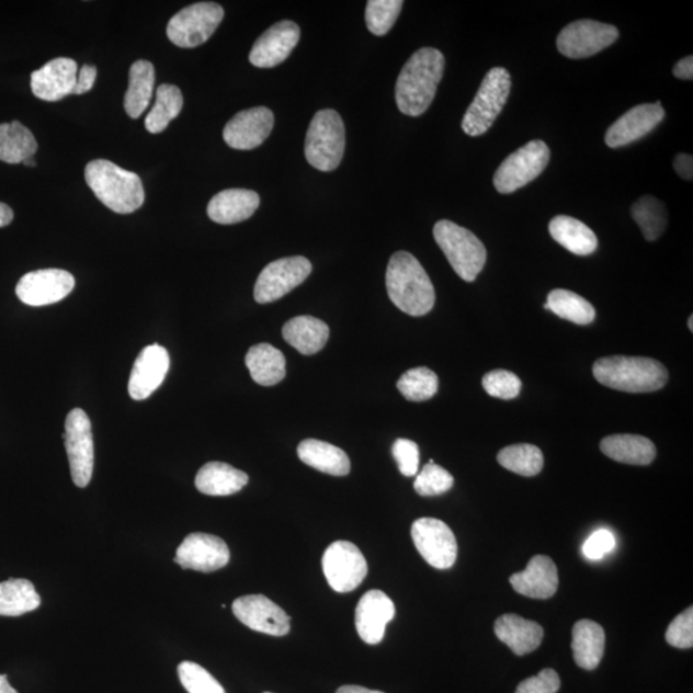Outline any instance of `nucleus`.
I'll list each match as a JSON object with an SVG mask.
<instances>
[{"instance_id": "obj_1", "label": "nucleus", "mask_w": 693, "mask_h": 693, "mask_svg": "<svg viewBox=\"0 0 693 693\" xmlns=\"http://www.w3.org/2000/svg\"><path fill=\"white\" fill-rule=\"evenodd\" d=\"M444 72V57L435 48H421L406 63L396 84V103L404 115L418 117L431 107Z\"/></svg>"}, {"instance_id": "obj_2", "label": "nucleus", "mask_w": 693, "mask_h": 693, "mask_svg": "<svg viewBox=\"0 0 693 693\" xmlns=\"http://www.w3.org/2000/svg\"><path fill=\"white\" fill-rule=\"evenodd\" d=\"M386 285L391 303L402 313L418 318L433 310L434 286L416 255L405 251L391 255Z\"/></svg>"}, {"instance_id": "obj_3", "label": "nucleus", "mask_w": 693, "mask_h": 693, "mask_svg": "<svg viewBox=\"0 0 693 693\" xmlns=\"http://www.w3.org/2000/svg\"><path fill=\"white\" fill-rule=\"evenodd\" d=\"M86 180L95 197L116 214H133L145 203V188L137 173L107 160L89 162Z\"/></svg>"}, {"instance_id": "obj_4", "label": "nucleus", "mask_w": 693, "mask_h": 693, "mask_svg": "<svg viewBox=\"0 0 693 693\" xmlns=\"http://www.w3.org/2000/svg\"><path fill=\"white\" fill-rule=\"evenodd\" d=\"M594 378L602 386L628 394H650L666 386L667 367L649 357L610 356L593 365Z\"/></svg>"}, {"instance_id": "obj_5", "label": "nucleus", "mask_w": 693, "mask_h": 693, "mask_svg": "<svg viewBox=\"0 0 693 693\" xmlns=\"http://www.w3.org/2000/svg\"><path fill=\"white\" fill-rule=\"evenodd\" d=\"M433 236L455 273L465 282L476 281L487 261L486 247L480 239L450 220L436 223Z\"/></svg>"}, {"instance_id": "obj_6", "label": "nucleus", "mask_w": 693, "mask_h": 693, "mask_svg": "<svg viewBox=\"0 0 693 693\" xmlns=\"http://www.w3.org/2000/svg\"><path fill=\"white\" fill-rule=\"evenodd\" d=\"M345 129L341 115L334 110H321L313 118L305 143V156L316 170L329 172L342 162Z\"/></svg>"}, {"instance_id": "obj_7", "label": "nucleus", "mask_w": 693, "mask_h": 693, "mask_svg": "<svg viewBox=\"0 0 693 693\" xmlns=\"http://www.w3.org/2000/svg\"><path fill=\"white\" fill-rule=\"evenodd\" d=\"M511 77L503 67H493L486 75L476 98L463 118V130L470 137L486 134L508 102Z\"/></svg>"}, {"instance_id": "obj_8", "label": "nucleus", "mask_w": 693, "mask_h": 693, "mask_svg": "<svg viewBox=\"0 0 693 693\" xmlns=\"http://www.w3.org/2000/svg\"><path fill=\"white\" fill-rule=\"evenodd\" d=\"M549 148L544 140L526 143L503 160L493 177L497 192L510 194L537 179L549 162Z\"/></svg>"}, {"instance_id": "obj_9", "label": "nucleus", "mask_w": 693, "mask_h": 693, "mask_svg": "<svg viewBox=\"0 0 693 693\" xmlns=\"http://www.w3.org/2000/svg\"><path fill=\"white\" fill-rule=\"evenodd\" d=\"M224 20V9L214 2L185 7L168 25L169 39L180 48H195L214 35Z\"/></svg>"}, {"instance_id": "obj_10", "label": "nucleus", "mask_w": 693, "mask_h": 693, "mask_svg": "<svg viewBox=\"0 0 693 693\" xmlns=\"http://www.w3.org/2000/svg\"><path fill=\"white\" fill-rule=\"evenodd\" d=\"M64 440L72 481L75 486L86 488L93 477L94 441L92 423L84 410L73 409L67 416Z\"/></svg>"}, {"instance_id": "obj_11", "label": "nucleus", "mask_w": 693, "mask_h": 693, "mask_svg": "<svg viewBox=\"0 0 693 693\" xmlns=\"http://www.w3.org/2000/svg\"><path fill=\"white\" fill-rule=\"evenodd\" d=\"M322 570L331 589L339 593L355 591L367 576L363 553L349 541L333 542L322 556Z\"/></svg>"}, {"instance_id": "obj_12", "label": "nucleus", "mask_w": 693, "mask_h": 693, "mask_svg": "<svg viewBox=\"0 0 693 693\" xmlns=\"http://www.w3.org/2000/svg\"><path fill=\"white\" fill-rule=\"evenodd\" d=\"M313 265L304 255L270 262L254 285L255 303L265 305L288 295L311 274Z\"/></svg>"}, {"instance_id": "obj_13", "label": "nucleus", "mask_w": 693, "mask_h": 693, "mask_svg": "<svg viewBox=\"0 0 693 693\" xmlns=\"http://www.w3.org/2000/svg\"><path fill=\"white\" fill-rule=\"evenodd\" d=\"M620 32L613 25L593 20H581L565 26L557 36V49L571 59L598 55L617 41Z\"/></svg>"}, {"instance_id": "obj_14", "label": "nucleus", "mask_w": 693, "mask_h": 693, "mask_svg": "<svg viewBox=\"0 0 693 693\" xmlns=\"http://www.w3.org/2000/svg\"><path fill=\"white\" fill-rule=\"evenodd\" d=\"M411 537L423 559L436 569H450L457 559V541L442 520L421 518L412 524Z\"/></svg>"}, {"instance_id": "obj_15", "label": "nucleus", "mask_w": 693, "mask_h": 693, "mask_svg": "<svg viewBox=\"0 0 693 693\" xmlns=\"http://www.w3.org/2000/svg\"><path fill=\"white\" fill-rule=\"evenodd\" d=\"M75 288L69 271L44 269L32 271L20 279L16 295L27 306L41 307L59 303Z\"/></svg>"}, {"instance_id": "obj_16", "label": "nucleus", "mask_w": 693, "mask_h": 693, "mask_svg": "<svg viewBox=\"0 0 693 693\" xmlns=\"http://www.w3.org/2000/svg\"><path fill=\"white\" fill-rule=\"evenodd\" d=\"M232 613L248 628L269 636L283 637L291 630V616L263 594L237 599L232 604Z\"/></svg>"}, {"instance_id": "obj_17", "label": "nucleus", "mask_w": 693, "mask_h": 693, "mask_svg": "<svg viewBox=\"0 0 693 693\" xmlns=\"http://www.w3.org/2000/svg\"><path fill=\"white\" fill-rule=\"evenodd\" d=\"M230 560V549L220 537L207 533H192L177 549L173 561L183 569L202 572L220 570Z\"/></svg>"}, {"instance_id": "obj_18", "label": "nucleus", "mask_w": 693, "mask_h": 693, "mask_svg": "<svg viewBox=\"0 0 693 693\" xmlns=\"http://www.w3.org/2000/svg\"><path fill=\"white\" fill-rule=\"evenodd\" d=\"M275 118L273 111L254 107L237 113L226 124L224 140L232 149L251 150L258 148L273 132Z\"/></svg>"}, {"instance_id": "obj_19", "label": "nucleus", "mask_w": 693, "mask_h": 693, "mask_svg": "<svg viewBox=\"0 0 693 693\" xmlns=\"http://www.w3.org/2000/svg\"><path fill=\"white\" fill-rule=\"evenodd\" d=\"M296 22L284 20L271 26L253 44L250 63L259 69H271L285 61L299 42Z\"/></svg>"}, {"instance_id": "obj_20", "label": "nucleus", "mask_w": 693, "mask_h": 693, "mask_svg": "<svg viewBox=\"0 0 693 693\" xmlns=\"http://www.w3.org/2000/svg\"><path fill=\"white\" fill-rule=\"evenodd\" d=\"M666 117L660 102L633 107L609 127L605 135L606 146L621 148L630 145L650 134Z\"/></svg>"}, {"instance_id": "obj_21", "label": "nucleus", "mask_w": 693, "mask_h": 693, "mask_svg": "<svg viewBox=\"0 0 693 693\" xmlns=\"http://www.w3.org/2000/svg\"><path fill=\"white\" fill-rule=\"evenodd\" d=\"M170 368L168 350L160 344L147 345L135 360L129 379V395L135 401L152 396Z\"/></svg>"}, {"instance_id": "obj_22", "label": "nucleus", "mask_w": 693, "mask_h": 693, "mask_svg": "<svg viewBox=\"0 0 693 693\" xmlns=\"http://www.w3.org/2000/svg\"><path fill=\"white\" fill-rule=\"evenodd\" d=\"M78 64L71 58H56L32 73V90L42 101L57 102L73 93Z\"/></svg>"}, {"instance_id": "obj_23", "label": "nucleus", "mask_w": 693, "mask_h": 693, "mask_svg": "<svg viewBox=\"0 0 693 693\" xmlns=\"http://www.w3.org/2000/svg\"><path fill=\"white\" fill-rule=\"evenodd\" d=\"M395 615L394 601L386 593L379 590L366 592L356 607V629L361 639L367 645L380 644L387 624Z\"/></svg>"}, {"instance_id": "obj_24", "label": "nucleus", "mask_w": 693, "mask_h": 693, "mask_svg": "<svg viewBox=\"0 0 693 693\" xmlns=\"http://www.w3.org/2000/svg\"><path fill=\"white\" fill-rule=\"evenodd\" d=\"M512 589L523 597L538 600L553 598L559 587V576L555 563L548 556L532 557L524 571L510 578Z\"/></svg>"}, {"instance_id": "obj_25", "label": "nucleus", "mask_w": 693, "mask_h": 693, "mask_svg": "<svg viewBox=\"0 0 693 693\" xmlns=\"http://www.w3.org/2000/svg\"><path fill=\"white\" fill-rule=\"evenodd\" d=\"M260 207V195L248 190H226L209 201L207 214L211 220L232 225L248 220Z\"/></svg>"}, {"instance_id": "obj_26", "label": "nucleus", "mask_w": 693, "mask_h": 693, "mask_svg": "<svg viewBox=\"0 0 693 693\" xmlns=\"http://www.w3.org/2000/svg\"><path fill=\"white\" fill-rule=\"evenodd\" d=\"M495 632L501 643L523 657L537 650L544 639V628L536 622L526 621L516 614H504L496 621Z\"/></svg>"}, {"instance_id": "obj_27", "label": "nucleus", "mask_w": 693, "mask_h": 693, "mask_svg": "<svg viewBox=\"0 0 693 693\" xmlns=\"http://www.w3.org/2000/svg\"><path fill=\"white\" fill-rule=\"evenodd\" d=\"M329 327L314 316H297L285 322L283 327V338L300 355L311 356L326 346L329 339Z\"/></svg>"}, {"instance_id": "obj_28", "label": "nucleus", "mask_w": 693, "mask_h": 693, "mask_svg": "<svg viewBox=\"0 0 693 693\" xmlns=\"http://www.w3.org/2000/svg\"><path fill=\"white\" fill-rule=\"evenodd\" d=\"M602 454L616 463L650 465L657 456V447L646 436L635 434L609 435L600 443Z\"/></svg>"}, {"instance_id": "obj_29", "label": "nucleus", "mask_w": 693, "mask_h": 693, "mask_svg": "<svg viewBox=\"0 0 693 693\" xmlns=\"http://www.w3.org/2000/svg\"><path fill=\"white\" fill-rule=\"evenodd\" d=\"M248 480L250 478L245 472L229 464L213 462L202 466L195 477V487L203 495L230 496L242 491Z\"/></svg>"}, {"instance_id": "obj_30", "label": "nucleus", "mask_w": 693, "mask_h": 693, "mask_svg": "<svg viewBox=\"0 0 693 693\" xmlns=\"http://www.w3.org/2000/svg\"><path fill=\"white\" fill-rule=\"evenodd\" d=\"M298 457L311 468L334 477L349 476L350 457L333 444L318 440H306L299 443Z\"/></svg>"}, {"instance_id": "obj_31", "label": "nucleus", "mask_w": 693, "mask_h": 693, "mask_svg": "<svg viewBox=\"0 0 693 693\" xmlns=\"http://www.w3.org/2000/svg\"><path fill=\"white\" fill-rule=\"evenodd\" d=\"M605 632L592 621H579L572 627L571 649L578 667L597 669L605 651Z\"/></svg>"}, {"instance_id": "obj_32", "label": "nucleus", "mask_w": 693, "mask_h": 693, "mask_svg": "<svg viewBox=\"0 0 693 693\" xmlns=\"http://www.w3.org/2000/svg\"><path fill=\"white\" fill-rule=\"evenodd\" d=\"M549 235L571 253L589 255L598 250L597 235L584 223L570 216H556L548 226Z\"/></svg>"}, {"instance_id": "obj_33", "label": "nucleus", "mask_w": 693, "mask_h": 693, "mask_svg": "<svg viewBox=\"0 0 693 693\" xmlns=\"http://www.w3.org/2000/svg\"><path fill=\"white\" fill-rule=\"evenodd\" d=\"M246 365L251 373V378L260 386H275L285 378V356L282 351L269 343L251 346L247 352Z\"/></svg>"}, {"instance_id": "obj_34", "label": "nucleus", "mask_w": 693, "mask_h": 693, "mask_svg": "<svg viewBox=\"0 0 693 693\" xmlns=\"http://www.w3.org/2000/svg\"><path fill=\"white\" fill-rule=\"evenodd\" d=\"M155 67L149 61L133 64L129 72V88L126 90L124 105L127 115L139 118L148 109L155 89Z\"/></svg>"}, {"instance_id": "obj_35", "label": "nucleus", "mask_w": 693, "mask_h": 693, "mask_svg": "<svg viewBox=\"0 0 693 693\" xmlns=\"http://www.w3.org/2000/svg\"><path fill=\"white\" fill-rule=\"evenodd\" d=\"M41 597L27 579L0 583V616H21L41 606Z\"/></svg>"}, {"instance_id": "obj_36", "label": "nucleus", "mask_w": 693, "mask_h": 693, "mask_svg": "<svg viewBox=\"0 0 693 693\" xmlns=\"http://www.w3.org/2000/svg\"><path fill=\"white\" fill-rule=\"evenodd\" d=\"M37 141L34 134L19 122L0 125V161L22 163L34 157Z\"/></svg>"}, {"instance_id": "obj_37", "label": "nucleus", "mask_w": 693, "mask_h": 693, "mask_svg": "<svg viewBox=\"0 0 693 693\" xmlns=\"http://www.w3.org/2000/svg\"><path fill=\"white\" fill-rule=\"evenodd\" d=\"M545 308L578 326H589L597 318V310L589 300L567 289L549 292Z\"/></svg>"}, {"instance_id": "obj_38", "label": "nucleus", "mask_w": 693, "mask_h": 693, "mask_svg": "<svg viewBox=\"0 0 693 693\" xmlns=\"http://www.w3.org/2000/svg\"><path fill=\"white\" fill-rule=\"evenodd\" d=\"M184 98L175 86L162 84L157 88L156 103L146 118V129L152 134L162 133L180 115Z\"/></svg>"}, {"instance_id": "obj_39", "label": "nucleus", "mask_w": 693, "mask_h": 693, "mask_svg": "<svg viewBox=\"0 0 693 693\" xmlns=\"http://www.w3.org/2000/svg\"><path fill=\"white\" fill-rule=\"evenodd\" d=\"M504 469L523 477L537 476L544 469L545 458L537 446L529 443L512 444L497 455Z\"/></svg>"}, {"instance_id": "obj_40", "label": "nucleus", "mask_w": 693, "mask_h": 693, "mask_svg": "<svg viewBox=\"0 0 693 693\" xmlns=\"http://www.w3.org/2000/svg\"><path fill=\"white\" fill-rule=\"evenodd\" d=\"M632 216L643 230L646 240L654 242L666 231L668 225V211L661 201L645 195L632 207Z\"/></svg>"}, {"instance_id": "obj_41", "label": "nucleus", "mask_w": 693, "mask_h": 693, "mask_svg": "<svg viewBox=\"0 0 693 693\" xmlns=\"http://www.w3.org/2000/svg\"><path fill=\"white\" fill-rule=\"evenodd\" d=\"M439 376L424 366L411 368L397 382L398 390L412 402H423L433 398L439 391Z\"/></svg>"}, {"instance_id": "obj_42", "label": "nucleus", "mask_w": 693, "mask_h": 693, "mask_svg": "<svg viewBox=\"0 0 693 693\" xmlns=\"http://www.w3.org/2000/svg\"><path fill=\"white\" fill-rule=\"evenodd\" d=\"M402 0H368L365 20L368 32L376 36L388 34L401 13Z\"/></svg>"}, {"instance_id": "obj_43", "label": "nucleus", "mask_w": 693, "mask_h": 693, "mask_svg": "<svg viewBox=\"0 0 693 693\" xmlns=\"http://www.w3.org/2000/svg\"><path fill=\"white\" fill-rule=\"evenodd\" d=\"M180 682L190 693H226L207 670L193 661H183L178 667Z\"/></svg>"}, {"instance_id": "obj_44", "label": "nucleus", "mask_w": 693, "mask_h": 693, "mask_svg": "<svg viewBox=\"0 0 693 693\" xmlns=\"http://www.w3.org/2000/svg\"><path fill=\"white\" fill-rule=\"evenodd\" d=\"M454 477L446 469L435 465L431 459L420 472L413 488L423 497L440 496L448 492L454 487Z\"/></svg>"}, {"instance_id": "obj_45", "label": "nucleus", "mask_w": 693, "mask_h": 693, "mask_svg": "<svg viewBox=\"0 0 693 693\" xmlns=\"http://www.w3.org/2000/svg\"><path fill=\"white\" fill-rule=\"evenodd\" d=\"M481 384L489 396L500 399L516 398L522 390V380L518 375L501 368L487 373Z\"/></svg>"}, {"instance_id": "obj_46", "label": "nucleus", "mask_w": 693, "mask_h": 693, "mask_svg": "<svg viewBox=\"0 0 693 693\" xmlns=\"http://www.w3.org/2000/svg\"><path fill=\"white\" fill-rule=\"evenodd\" d=\"M667 643L677 649H691L693 646V609L689 607L670 623L666 635Z\"/></svg>"}, {"instance_id": "obj_47", "label": "nucleus", "mask_w": 693, "mask_h": 693, "mask_svg": "<svg viewBox=\"0 0 693 693\" xmlns=\"http://www.w3.org/2000/svg\"><path fill=\"white\" fill-rule=\"evenodd\" d=\"M391 454L396 459L399 472L405 477L417 476L420 463V451L416 442L399 439L391 447Z\"/></svg>"}, {"instance_id": "obj_48", "label": "nucleus", "mask_w": 693, "mask_h": 693, "mask_svg": "<svg viewBox=\"0 0 693 693\" xmlns=\"http://www.w3.org/2000/svg\"><path fill=\"white\" fill-rule=\"evenodd\" d=\"M560 684V677L554 669H544L538 675L520 683L515 693H556Z\"/></svg>"}, {"instance_id": "obj_49", "label": "nucleus", "mask_w": 693, "mask_h": 693, "mask_svg": "<svg viewBox=\"0 0 693 693\" xmlns=\"http://www.w3.org/2000/svg\"><path fill=\"white\" fill-rule=\"evenodd\" d=\"M616 546L614 534L606 530L594 532L592 536L584 542L583 554L587 559L600 560L606 554L612 553Z\"/></svg>"}, {"instance_id": "obj_50", "label": "nucleus", "mask_w": 693, "mask_h": 693, "mask_svg": "<svg viewBox=\"0 0 693 693\" xmlns=\"http://www.w3.org/2000/svg\"><path fill=\"white\" fill-rule=\"evenodd\" d=\"M96 79V69L94 66H82L77 80V87L73 89L72 94H84L92 90Z\"/></svg>"}, {"instance_id": "obj_51", "label": "nucleus", "mask_w": 693, "mask_h": 693, "mask_svg": "<svg viewBox=\"0 0 693 693\" xmlns=\"http://www.w3.org/2000/svg\"><path fill=\"white\" fill-rule=\"evenodd\" d=\"M674 170L684 180L693 178V157L691 155L681 154L675 157Z\"/></svg>"}, {"instance_id": "obj_52", "label": "nucleus", "mask_w": 693, "mask_h": 693, "mask_svg": "<svg viewBox=\"0 0 693 693\" xmlns=\"http://www.w3.org/2000/svg\"><path fill=\"white\" fill-rule=\"evenodd\" d=\"M674 77L682 80L693 79V58L692 56L684 57L674 66Z\"/></svg>"}, {"instance_id": "obj_53", "label": "nucleus", "mask_w": 693, "mask_h": 693, "mask_svg": "<svg viewBox=\"0 0 693 693\" xmlns=\"http://www.w3.org/2000/svg\"><path fill=\"white\" fill-rule=\"evenodd\" d=\"M13 211L5 203H0V228L10 225L13 221Z\"/></svg>"}, {"instance_id": "obj_54", "label": "nucleus", "mask_w": 693, "mask_h": 693, "mask_svg": "<svg viewBox=\"0 0 693 693\" xmlns=\"http://www.w3.org/2000/svg\"><path fill=\"white\" fill-rule=\"evenodd\" d=\"M337 693H384L380 691L368 690L361 688V685H342Z\"/></svg>"}, {"instance_id": "obj_55", "label": "nucleus", "mask_w": 693, "mask_h": 693, "mask_svg": "<svg viewBox=\"0 0 693 693\" xmlns=\"http://www.w3.org/2000/svg\"><path fill=\"white\" fill-rule=\"evenodd\" d=\"M0 693H19L7 680V675L3 674H0Z\"/></svg>"}, {"instance_id": "obj_56", "label": "nucleus", "mask_w": 693, "mask_h": 693, "mask_svg": "<svg viewBox=\"0 0 693 693\" xmlns=\"http://www.w3.org/2000/svg\"><path fill=\"white\" fill-rule=\"evenodd\" d=\"M22 164L27 166V168H34V166H36V162L34 160V157H32V158H27V160L22 162Z\"/></svg>"}, {"instance_id": "obj_57", "label": "nucleus", "mask_w": 693, "mask_h": 693, "mask_svg": "<svg viewBox=\"0 0 693 693\" xmlns=\"http://www.w3.org/2000/svg\"><path fill=\"white\" fill-rule=\"evenodd\" d=\"M692 320H693V316H690L689 327H690V330H691V331H693Z\"/></svg>"}, {"instance_id": "obj_58", "label": "nucleus", "mask_w": 693, "mask_h": 693, "mask_svg": "<svg viewBox=\"0 0 693 693\" xmlns=\"http://www.w3.org/2000/svg\"><path fill=\"white\" fill-rule=\"evenodd\" d=\"M265 693H271V692H265Z\"/></svg>"}]
</instances>
